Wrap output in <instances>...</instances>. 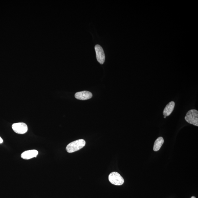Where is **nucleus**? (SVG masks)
Returning a JSON list of instances; mask_svg holds the SVG:
<instances>
[{"label":"nucleus","instance_id":"9b49d317","mask_svg":"<svg viewBox=\"0 0 198 198\" xmlns=\"http://www.w3.org/2000/svg\"><path fill=\"white\" fill-rule=\"evenodd\" d=\"M191 198H195V197L194 196H192Z\"/></svg>","mask_w":198,"mask_h":198},{"label":"nucleus","instance_id":"0eeeda50","mask_svg":"<svg viewBox=\"0 0 198 198\" xmlns=\"http://www.w3.org/2000/svg\"><path fill=\"white\" fill-rule=\"evenodd\" d=\"M38 154V152L37 150H27V151L21 154V157L25 160H29V159L34 158V157L36 158Z\"/></svg>","mask_w":198,"mask_h":198},{"label":"nucleus","instance_id":"f03ea898","mask_svg":"<svg viewBox=\"0 0 198 198\" xmlns=\"http://www.w3.org/2000/svg\"><path fill=\"white\" fill-rule=\"evenodd\" d=\"M185 119L188 123L198 126V112L196 110H190L186 114Z\"/></svg>","mask_w":198,"mask_h":198},{"label":"nucleus","instance_id":"9d476101","mask_svg":"<svg viewBox=\"0 0 198 198\" xmlns=\"http://www.w3.org/2000/svg\"><path fill=\"white\" fill-rule=\"evenodd\" d=\"M3 143V140L2 138L0 137V144L2 143Z\"/></svg>","mask_w":198,"mask_h":198},{"label":"nucleus","instance_id":"7ed1b4c3","mask_svg":"<svg viewBox=\"0 0 198 198\" xmlns=\"http://www.w3.org/2000/svg\"><path fill=\"white\" fill-rule=\"evenodd\" d=\"M108 179L109 182L115 185H122L124 182L123 178L117 172L111 173L109 175Z\"/></svg>","mask_w":198,"mask_h":198},{"label":"nucleus","instance_id":"1a4fd4ad","mask_svg":"<svg viewBox=\"0 0 198 198\" xmlns=\"http://www.w3.org/2000/svg\"><path fill=\"white\" fill-rule=\"evenodd\" d=\"M164 140L163 137L158 138L154 142V151L157 152L160 150L164 143Z\"/></svg>","mask_w":198,"mask_h":198},{"label":"nucleus","instance_id":"f8f14e48","mask_svg":"<svg viewBox=\"0 0 198 198\" xmlns=\"http://www.w3.org/2000/svg\"><path fill=\"white\" fill-rule=\"evenodd\" d=\"M166 117H165V116H164V118H166Z\"/></svg>","mask_w":198,"mask_h":198},{"label":"nucleus","instance_id":"423d86ee","mask_svg":"<svg viewBox=\"0 0 198 198\" xmlns=\"http://www.w3.org/2000/svg\"><path fill=\"white\" fill-rule=\"evenodd\" d=\"M92 96V95L91 92L88 91L79 92L75 94V97L79 100H89L91 98Z\"/></svg>","mask_w":198,"mask_h":198},{"label":"nucleus","instance_id":"6e6552de","mask_svg":"<svg viewBox=\"0 0 198 198\" xmlns=\"http://www.w3.org/2000/svg\"><path fill=\"white\" fill-rule=\"evenodd\" d=\"M175 105V102H171L169 103L165 107L164 110L163 115L167 117L170 115L174 110Z\"/></svg>","mask_w":198,"mask_h":198},{"label":"nucleus","instance_id":"39448f33","mask_svg":"<svg viewBox=\"0 0 198 198\" xmlns=\"http://www.w3.org/2000/svg\"><path fill=\"white\" fill-rule=\"evenodd\" d=\"M96 57L98 61L101 64L104 63L105 61V55L104 50L100 45H96L95 47Z\"/></svg>","mask_w":198,"mask_h":198},{"label":"nucleus","instance_id":"f257e3e1","mask_svg":"<svg viewBox=\"0 0 198 198\" xmlns=\"http://www.w3.org/2000/svg\"><path fill=\"white\" fill-rule=\"evenodd\" d=\"M85 145L86 141L84 140H77L68 144L66 147V150L68 153H71L80 150L84 147Z\"/></svg>","mask_w":198,"mask_h":198},{"label":"nucleus","instance_id":"20e7f679","mask_svg":"<svg viewBox=\"0 0 198 198\" xmlns=\"http://www.w3.org/2000/svg\"><path fill=\"white\" fill-rule=\"evenodd\" d=\"M13 130L17 134H24L28 130L27 125L23 122H18L12 125Z\"/></svg>","mask_w":198,"mask_h":198}]
</instances>
